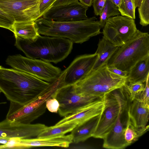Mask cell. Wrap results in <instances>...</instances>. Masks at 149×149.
<instances>
[{
	"label": "cell",
	"instance_id": "cell-13",
	"mask_svg": "<svg viewBox=\"0 0 149 149\" xmlns=\"http://www.w3.org/2000/svg\"><path fill=\"white\" fill-rule=\"evenodd\" d=\"M130 102L127 92L122 102L119 114L115 124L103 139V148L123 149L129 146L124 139V133L129 119L128 109Z\"/></svg>",
	"mask_w": 149,
	"mask_h": 149
},
{
	"label": "cell",
	"instance_id": "cell-29",
	"mask_svg": "<svg viewBox=\"0 0 149 149\" xmlns=\"http://www.w3.org/2000/svg\"><path fill=\"white\" fill-rule=\"evenodd\" d=\"M4 12L0 8V27L5 28L13 31V26L15 22L12 17L4 16Z\"/></svg>",
	"mask_w": 149,
	"mask_h": 149
},
{
	"label": "cell",
	"instance_id": "cell-22",
	"mask_svg": "<svg viewBox=\"0 0 149 149\" xmlns=\"http://www.w3.org/2000/svg\"><path fill=\"white\" fill-rule=\"evenodd\" d=\"M12 32L15 36L30 40L34 39L39 34L35 27L34 22H15Z\"/></svg>",
	"mask_w": 149,
	"mask_h": 149
},
{
	"label": "cell",
	"instance_id": "cell-25",
	"mask_svg": "<svg viewBox=\"0 0 149 149\" xmlns=\"http://www.w3.org/2000/svg\"><path fill=\"white\" fill-rule=\"evenodd\" d=\"M120 13L118 8L109 0H107L103 11L100 15V22L101 28H103L107 20L111 16L119 15Z\"/></svg>",
	"mask_w": 149,
	"mask_h": 149
},
{
	"label": "cell",
	"instance_id": "cell-20",
	"mask_svg": "<svg viewBox=\"0 0 149 149\" xmlns=\"http://www.w3.org/2000/svg\"><path fill=\"white\" fill-rule=\"evenodd\" d=\"M118 48L103 37L100 39L95 52L98 54V57L93 69L107 64L109 61Z\"/></svg>",
	"mask_w": 149,
	"mask_h": 149
},
{
	"label": "cell",
	"instance_id": "cell-27",
	"mask_svg": "<svg viewBox=\"0 0 149 149\" xmlns=\"http://www.w3.org/2000/svg\"><path fill=\"white\" fill-rule=\"evenodd\" d=\"M138 8L140 24L146 26L149 24V0H143Z\"/></svg>",
	"mask_w": 149,
	"mask_h": 149
},
{
	"label": "cell",
	"instance_id": "cell-8",
	"mask_svg": "<svg viewBox=\"0 0 149 149\" xmlns=\"http://www.w3.org/2000/svg\"><path fill=\"white\" fill-rule=\"evenodd\" d=\"M6 62L13 68L50 83L55 80L62 72L60 68L50 63L25 57L20 54L9 56Z\"/></svg>",
	"mask_w": 149,
	"mask_h": 149
},
{
	"label": "cell",
	"instance_id": "cell-16",
	"mask_svg": "<svg viewBox=\"0 0 149 149\" xmlns=\"http://www.w3.org/2000/svg\"><path fill=\"white\" fill-rule=\"evenodd\" d=\"M104 107L103 97L90 102L74 112L65 117L55 125H58L69 122H73L77 125L100 115Z\"/></svg>",
	"mask_w": 149,
	"mask_h": 149
},
{
	"label": "cell",
	"instance_id": "cell-9",
	"mask_svg": "<svg viewBox=\"0 0 149 149\" xmlns=\"http://www.w3.org/2000/svg\"><path fill=\"white\" fill-rule=\"evenodd\" d=\"M137 29L134 19L122 15L109 18L103 27V36L116 46L125 44L134 35Z\"/></svg>",
	"mask_w": 149,
	"mask_h": 149
},
{
	"label": "cell",
	"instance_id": "cell-32",
	"mask_svg": "<svg viewBox=\"0 0 149 149\" xmlns=\"http://www.w3.org/2000/svg\"><path fill=\"white\" fill-rule=\"evenodd\" d=\"M107 0H93V5L94 13L96 15H100L105 6Z\"/></svg>",
	"mask_w": 149,
	"mask_h": 149
},
{
	"label": "cell",
	"instance_id": "cell-7",
	"mask_svg": "<svg viewBox=\"0 0 149 149\" xmlns=\"http://www.w3.org/2000/svg\"><path fill=\"white\" fill-rule=\"evenodd\" d=\"M127 93L124 85L104 95V108L92 137L103 139L111 130L117 119L122 102Z\"/></svg>",
	"mask_w": 149,
	"mask_h": 149
},
{
	"label": "cell",
	"instance_id": "cell-38",
	"mask_svg": "<svg viewBox=\"0 0 149 149\" xmlns=\"http://www.w3.org/2000/svg\"><path fill=\"white\" fill-rule=\"evenodd\" d=\"M10 139L0 138V144L6 145Z\"/></svg>",
	"mask_w": 149,
	"mask_h": 149
},
{
	"label": "cell",
	"instance_id": "cell-6",
	"mask_svg": "<svg viewBox=\"0 0 149 149\" xmlns=\"http://www.w3.org/2000/svg\"><path fill=\"white\" fill-rule=\"evenodd\" d=\"M61 86L59 82L56 80L50 83L49 87L39 95L24 105L10 102L6 118L22 123H31L45 113L46 101L53 97Z\"/></svg>",
	"mask_w": 149,
	"mask_h": 149
},
{
	"label": "cell",
	"instance_id": "cell-37",
	"mask_svg": "<svg viewBox=\"0 0 149 149\" xmlns=\"http://www.w3.org/2000/svg\"><path fill=\"white\" fill-rule=\"evenodd\" d=\"M118 8L119 7L121 0H109Z\"/></svg>",
	"mask_w": 149,
	"mask_h": 149
},
{
	"label": "cell",
	"instance_id": "cell-35",
	"mask_svg": "<svg viewBox=\"0 0 149 149\" xmlns=\"http://www.w3.org/2000/svg\"><path fill=\"white\" fill-rule=\"evenodd\" d=\"M78 1L79 0H57L52 7L68 5Z\"/></svg>",
	"mask_w": 149,
	"mask_h": 149
},
{
	"label": "cell",
	"instance_id": "cell-40",
	"mask_svg": "<svg viewBox=\"0 0 149 149\" xmlns=\"http://www.w3.org/2000/svg\"><path fill=\"white\" fill-rule=\"evenodd\" d=\"M1 92V91H0V93Z\"/></svg>",
	"mask_w": 149,
	"mask_h": 149
},
{
	"label": "cell",
	"instance_id": "cell-15",
	"mask_svg": "<svg viewBox=\"0 0 149 149\" xmlns=\"http://www.w3.org/2000/svg\"><path fill=\"white\" fill-rule=\"evenodd\" d=\"M88 7L79 1L71 3L52 7L42 16L45 19L58 22L80 21L88 18Z\"/></svg>",
	"mask_w": 149,
	"mask_h": 149
},
{
	"label": "cell",
	"instance_id": "cell-28",
	"mask_svg": "<svg viewBox=\"0 0 149 149\" xmlns=\"http://www.w3.org/2000/svg\"><path fill=\"white\" fill-rule=\"evenodd\" d=\"M145 85L144 83L139 82L126 83L124 86L129 93L131 102L143 90Z\"/></svg>",
	"mask_w": 149,
	"mask_h": 149
},
{
	"label": "cell",
	"instance_id": "cell-12",
	"mask_svg": "<svg viewBox=\"0 0 149 149\" xmlns=\"http://www.w3.org/2000/svg\"><path fill=\"white\" fill-rule=\"evenodd\" d=\"M40 0H0V8L15 22H35L41 17Z\"/></svg>",
	"mask_w": 149,
	"mask_h": 149
},
{
	"label": "cell",
	"instance_id": "cell-10",
	"mask_svg": "<svg viewBox=\"0 0 149 149\" xmlns=\"http://www.w3.org/2000/svg\"><path fill=\"white\" fill-rule=\"evenodd\" d=\"M103 97L79 93L76 90L75 85H71L60 87L53 97L55 98L59 103L58 111L59 115L65 117L84 105Z\"/></svg>",
	"mask_w": 149,
	"mask_h": 149
},
{
	"label": "cell",
	"instance_id": "cell-31",
	"mask_svg": "<svg viewBox=\"0 0 149 149\" xmlns=\"http://www.w3.org/2000/svg\"><path fill=\"white\" fill-rule=\"evenodd\" d=\"M46 106V108L50 112L57 113L59 107V104L55 98L52 97L47 100Z\"/></svg>",
	"mask_w": 149,
	"mask_h": 149
},
{
	"label": "cell",
	"instance_id": "cell-4",
	"mask_svg": "<svg viewBox=\"0 0 149 149\" xmlns=\"http://www.w3.org/2000/svg\"><path fill=\"white\" fill-rule=\"evenodd\" d=\"M149 57V34L137 29L134 36L119 47L109 61L113 67L128 73L139 61Z\"/></svg>",
	"mask_w": 149,
	"mask_h": 149
},
{
	"label": "cell",
	"instance_id": "cell-39",
	"mask_svg": "<svg viewBox=\"0 0 149 149\" xmlns=\"http://www.w3.org/2000/svg\"><path fill=\"white\" fill-rule=\"evenodd\" d=\"M143 0H134L135 7L136 8L141 4Z\"/></svg>",
	"mask_w": 149,
	"mask_h": 149
},
{
	"label": "cell",
	"instance_id": "cell-36",
	"mask_svg": "<svg viewBox=\"0 0 149 149\" xmlns=\"http://www.w3.org/2000/svg\"><path fill=\"white\" fill-rule=\"evenodd\" d=\"M79 1L82 4L90 7L92 5L93 0H79Z\"/></svg>",
	"mask_w": 149,
	"mask_h": 149
},
{
	"label": "cell",
	"instance_id": "cell-5",
	"mask_svg": "<svg viewBox=\"0 0 149 149\" xmlns=\"http://www.w3.org/2000/svg\"><path fill=\"white\" fill-rule=\"evenodd\" d=\"M126 78L111 72L107 64L93 69L84 79L74 84L77 91L103 97L106 94L120 88Z\"/></svg>",
	"mask_w": 149,
	"mask_h": 149
},
{
	"label": "cell",
	"instance_id": "cell-30",
	"mask_svg": "<svg viewBox=\"0 0 149 149\" xmlns=\"http://www.w3.org/2000/svg\"><path fill=\"white\" fill-rule=\"evenodd\" d=\"M149 76L148 77L145 82L143 90L135 98L142 101L148 105H149Z\"/></svg>",
	"mask_w": 149,
	"mask_h": 149
},
{
	"label": "cell",
	"instance_id": "cell-26",
	"mask_svg": "<svg viewBox=\"0 0 149 149\" xmlns=\"http://www.w3.org/2000/svg\"><path fill=\"white\" fill-rule=\"evenodd\" d=\"M118 8L121 15L135 19L136 8L134 0H121Z\"/></svg>",
	"mask_w": 149,
	"mask_h": 149
},
{
	"label": "cell",
	"instance_id": "cell-24",
	"mask_svg": "<svg viewBox=\"0 0 149 149\" xmlns=\"http://www.w3.org/2000/svg\"><path fill=\"white\" fill-rule=\"evenodd\" d=\"M149 130V126L138 127L134 126L130 121V118L125 128L124 139L129 146L137 141L139 138Z\"/></svg>",
	"mask_w": 149,
	"mask_h": 149
},
{
	"label": "cell",
	"instance_id": "cell-33",
	"mask_svg": "<svg viewBox=\"0 0 149 149\" xmlns=\"http://www.w3.org/2000/svg\"><path fill=\"white\" fill-rule=\"evenodd\" d=\"M57 0H40V10L41 17L52 6Z\"/></svg>",
	"mask_w": 149,
	"mask_h": 149
},
{
	"label": "cell",
	"instance_id": "cell-23",
	"mask_svg": "<svg viewBox=\"0 0 149 149\" xmlns=\"http://www.w3.org/2000/svg\"><path fill=\"white\" fill-rule=\"evenodd\" d=\"M77 125L76 123L69 122L58 125L47 127L37 137L43 138L64 136L67 133L71 132Z\"/></svg>",
	"mask_w": 149,
	"mask_h": 149
},
{
	"label": "cell",
	"instance_id": "cell-21",
	"mask_svg": "<svg viewBox=\"0 0 149 149\" xmlns=\"http://www.w3.org/2000/svg\"><path fill=\"white\" fill-rule=\"evenodd\" d=\"M149 76V57L138 62L130 70L126 82L145 83Z\"/></svg>",
	"mask_w": 149,
	"mask_h": 149
},
{
	"label": "cell",
	"instance_id": "cell-34",
	"mask_svg": "<svg viewBox=\"0 0 149 149\" xmlns=\"http://www.w3.org/2000/svg\"><path fill=\"white\" fill-rule=\"evenodd\" d=\"M108 68L109 70L112 72L123 77H127L128 73L127 71L113 67H108Z\"/></svg>",
	"mask_w": 149,
	"mask_h": 149
},
{
	"label": "cell",
	"instance_id": "cell-1",
	"mask_svg": "<svg viewBox=\"0 0 149 149\" xmlns=\"http://www.w3.org/2000/svg\"><path fill=\"white\" fill-rule=\"evenodd\" d=\"M50 84L24 72L0 65V91L10 102L24 105L42 93Z\"/></svg>",
	"mask_w": 149,
	"mask_h": 149
},
{
	"label": "cell",
	"instance_id": "cell-11",
	"mask_svg": "<svg viewBox=\"0 0 149 149\" xmlns=\"http://www.w3.org/2000/svg\"><path fill=\"white\" fill-rule=\"evenodd\" d=\"M98 57L95 52L78 56L57 79L63 86L75 84L91 71Z\"/></svg>",
	"mask_w": 149,
	"mask_h": 149
},
{
	"label": "cell",
	"instance_id": "cell-14",
	"mask_svg": "<svg viewBox=\"0 0 149 149\" xmlns=\"http://www.w3.org/2000/svg\"><path fill=\"white\" fill-rule=\"evenodd\" d=\"M47 127L42 124H23L6 118L0 122V138L24 139L37 137Z\"/></svg>",
	"mask_w": 149,
	"mask_h": 149
},
{
	"label": "cell",
	"instance_id": "cell-17",
	"mask_svg": "<svg viewBox=\"0 0 149 149\" xmlns=\"http://www.w3.org/2000/svg\"><path fill=\"white\" fill-rule=\"evenodd\" d=\"M72 143L71 134L52 137L20 139L15 138L13 148H29L41 147H68Z\"/></svg>",
	"mask_w": 149,
	"mask_h": 149
},
{
	"label": "cell",
	"instance_id": "cell-3",
	"mask_svg": "<svg viewBox=\"0 0 149 149\" xmlns=\"http://www.w3.org/2000/svg\"><path fill=\"white\" fill-rule=\"evenodd\" d=\"M15 46L27 57L57 63L66 58L71 53L73 43L69 39L38 35L33 40L17 36Z\"/></svg>",
	"mask_w": 149,
	"mask_h": 149
},
{
	"label": "cell",
	"instance_id": "cell-2",
	"mask_svg": "<svg viewBox=\"0 0 149 149\" xmlns=\"http://www.w3.org/2000/svg\"><path fill=\"white\" fill-rule=\"evenodd\" d=\"M39 34L65 38L82 43L102 33L99 21L95 16L80 21L58 22L41 17L35 21Z\"/></svg>",
	"mask_w": 149,
	"mask_h": 149
},
{
	"label": "cell",
	"instance_id": "cell-19",
	"mask_svg": "<svg viewBox=\"0 0 149 149\" xmlns=\"http://www.w3.org/2000/svg\"><path fill=\"white\" fill-rule=\"evenodd\" d=\"M100 115L77 125L70 134L72 137V142L77 143L84 142L92 137L98 122Z\"/></svg>",
	"mask_w": 149,
	"mask_h": 149
},
{
	"label": "cell",
	"instance_id": "cell-18",
	"mask_svg": "<svg viewBox=\"0 0 149 149\" xmlns=\"http://www.w3.org/2000/svg\"><path fill=\"white\" fill-rule=\"evenodd\" d=\"M128 114L130 121L134 126L145 127L149 120V105L136 98L130 102Z\"/></svg>",
	"mask_w": 149,
	"mask_h": 149
}]
</instances>
